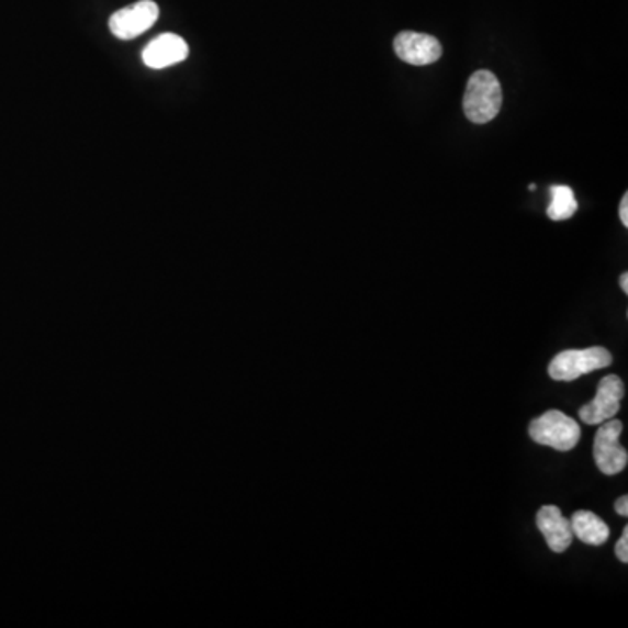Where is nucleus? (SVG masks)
<instances>
[{"label": "nucleus", "mask_w": 628, "mask_h": 628, "mask_svg": "<svg viewBox=\"0 0 628 628\" xmlns=\"http://www.w3.org/2000/svg\"><path fill=\"white\" fill-rule=\"evenodd\" d=\"M502 105L500 79L489 70H476L464 91L463 109L468 120L475 124L491 123L502 111Z\"/></svg>", "instance_id": "nucleus-1"}, {"label": "nucleus", "mask_w": 628, "mask_h": 628, "mask_svg": "<svg viewBox=\"0 0 628 628\" xmlns=\"http://www.w3.org/2000/svg\"><path fill=\"white\" fill-rule=\"evenodd\" d=\"M157 18H159V8H157L156 2L141 0V2L112 14L111 20H109V29H111L114 37L121 38V41H130V38L138 37V35L153 29Z\"/></svg>", "instance_id": "nucleus-6"}, {"label": "nucleus", "mask_w": 628, "mask_h": 628, "mask_svg": "<svg viewBox=\"0 0 628 628\" xmlns=\"http://www.w3.org/2000/svg\"><path fill=\"white\" fill-rule=\"evenodd\" d=\"M529 435L539 446L552 447L559 452H569L582 438V429L573 417L561 411H547L543 416L531 420Z\"/></svg>", "instance_id": "nucleus-2"}, {"label": "nucleus", "mask_w": 628, "mask_h": 628, "mask_svg": "<svg viewBox=\"0 0 628 628\" xmlns=\"http://www.w3.org/2000/svg\"><path fill=\"white\" fill-rule=\"evenodd\" d=\"M552 203L548 206L547 215L550 221L562 222L573 217L577 210L576 195L568 186H553Z\"/></svg>", "instance_id": "nucleus-11"}, {"label": "nucleus", "mask_w": 628, "mask_h": 628, "mask_svg": "<svg viewBox=\"0 0 628 628\" xmlns=\"http://www.w3.org/2000/svg\"><path fill=\"white\" fill-rule=\"evenodd\" d=\"M571 529H573L574 538H580L583 543L592 545V547H601L609 539V527L604 523L603 518L580 509L571 517Z\"/></svg>", "instance_id": "nucleus-10"}, {"label": "nucleus", "mask_w": 628, "mask_h": 628, "mask_svg": "<svg viewBox=\"0 0 628 628\" xmlns=\"http://www.w3.org/2000/svg\"><path fill=\"white\" fill-rule=\"evenodd\" d=\"M393 49L399 60L405 64L416 65V67H425V65L435 64L440 60L441 49L440 41L434 35L419 34V32H400L393 41Z\"/></svg>", "instance_id": "nucleus-7"}, {"label": "nucleus", "mask_w": 628, "mask_h": 628, "mask_svg": "<svg viewBox=\"0 0 628 628\" xmlns=\"http://www.w3.org/2000/svg\"><path fill=\"white\" fill-rule=\"evenodd\" d=\"M594 441V458L604 475H618L628 463V452L620 446L624 425L621 420L609 419L601 423Z\"/></svg>", "instance_id": "nucleus-4"}, {"label": "nucleus", "mask_w": 628, "mask_h": 628, "mask_svg": "<svg viewBox=\"0 0 628 628\" xmlns=\"http://www.w3.org/2000/svg\"><path fill=\"white\" fill-rule=\"evenodd\" d=\"M616 514L621 515V517H627L628 515V497L621 496L616 500Z\"/></svg>", "instance_id": "nucleus-13"}, {"label": "nucleus", "mask_w": 628, "mask_h": 628, "mask_svg": "<svg viewBox=\"0 0 628 628\" xmlns=\"http://www.w3.org/2000/svg\"><path fill=\"white\" fill-rule=\"evenodd\" d=\"M189 46L180 35L162 34L150 41L142 52V60L154 70L171 67L188 60Z\"/></svg>", "instance_id": "nucleus-8"}, {"label": "nucleus", "mask_w": 628, "mask_h": 628, "mask_svg": "<svg viewBox=\"0 0 628 628\" xmlns=\"http://www.w3.org/2000/svg\"><path fill=\"white\" fill-rule=\"evenodd\" d=\"M620 221L625 227H628V194H625L624 198H621Z\"/></svg>", "instance_id": "nucleus-14"}, {"label": "nucleus", "mask_w": 628, "mask_h": 628, "mask_svg": "<svg viewBox=\"0 0 628 628\" xmlns=\"http://www.w3.org/2000/svg\"><path fill=\"white\" fill-rule=\"evenodd\" d=\"M616 557H618V561L624 562L627 564L628 562V527H625L624 535L621 538L618 539V543H616Z\"/></svg>", "instance_id": "nucleus-12"}, {"label": "nucleus", "mask_w": 628, "mask_h": 628, "mask_svg": "<svg viewBox=\"0 0 628 628\" xmlns=\"http://www.w3.org/2000/svg\"><path fill=\"white\" fill-rule=\"evenodd\" d=\"M620 287L624 293H628V272H624L620 278Z\"/></svg>", "instance_id": "nucleus-15"}, {"label": "nucleus", "mask_w": 628, "mask_h": 628, "mask_svg": "<svg viewBox=\"0 0 628 628\" xmlns=\"http://www.w3.org/2000/svg\"><path fill=\"white\" fill-rule=\"evenodd\" d=\"M613 363L612 352L606 348L595 346L586 349H568L550 361L548 375L556 381H576L582 375L591 374L594 370L604 369Z\"/></svg>", "instance_id": "nucleus-3"}, {"label": "nucleus", "mask_w": 628, "mask_h": 628, "mask_svg": "<svg viewBox=\"0 0 628 628\" xmlns=\"http://www.w3.org/2000/svg\"><path fill=\"white\" fill-rule=\"evenodd\" d=\"M625 386L618 375L612 374L601 379L597 388V395L591 404L580 408V417L585 425H601L604 420L613 419L620 411L621 400H624Z\"/></svg>", "instance_id": "nucleus-5"}, {"label": "nucleus", "mask_w": 628, "mask_h": 628, "mask_svg": "<svg viewBox=\"0 0 628 628\" xmlns=\"http://www.w3.org/2000/svg\"><path fill=\"white\" fill-rule=\"evenodd\" d=\"M536 524L545 536L548 548L556 553H562L573 543L574 535L571 523L562 515L559 506H541L536 515Z\"/></svg>", "instance_id": "nucleus-9"}]
</instances>
